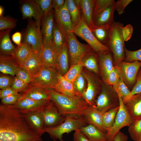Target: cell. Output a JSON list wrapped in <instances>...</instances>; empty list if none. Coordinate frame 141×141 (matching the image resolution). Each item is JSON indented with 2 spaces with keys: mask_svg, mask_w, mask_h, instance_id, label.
Listing matches in <instances>:
<instances>
[{
  "mask_svg": "<svg viewBox=\"0 0 141 141\" xmlns=\"http://www.w3.org/2000/svg\"><path fill=\"white\" fill-rule=\"evenodd\" d=\"M128 131L131 138L134 141H138L141 137V119L128 126Z\"/></svg>",
  "mask_w": 141,
  "mask_h": 141,
  "instance_id": "39",
  "label": "cell"
},
{
  "mask_svg": "<svg viewBox=\"0 0 141 141\" xmlns=\"http://www.w3.org/2000/svg\"><path fill=\"white\" fill-rule=\"evenodd\" d=\"M13 79L5 75L0 76V88L1 90L11 87Z\"/></svg>",
  "mask_w": 141,
  "mask_h": 141,
  "instance_id": "52",
  "label": "cell"
},
{
  "mask_svg": "<svg viewBox=\"0 0 141 141\" xmlns=\"http://www.w3.org/2000/svg\"><path fill=\"white\" fill-rule=\"evenodd\" d=\"M19 66L12 56L0 54V71L1 73L15 77Z\"/></svg>",
  "mask_w": 141,
  "mask_h": 141,
  "instance_id": "25",
  "label": "cell"
},
{
  "mask_svg": "<svg viewBox=\"0 0 141 141\" xmlns=\"http://www.w3.org/2000/svg\"><path fill=\"white\" fill-rule=\"evenodd\" d=\"M102 114L98 111L96 105H89L83 117L89 124H92L102 131L107 133V131L103 122Z\"/></svg>",
  "mask_w": 141,
  "mask_h": 141,
  "instance_id": "22",
  "label": "cell"
},
{
  "mask_svg": "<svg viewBox=\"0 0 141 141\" xmlns=\"http://www.w3.org/2000/svg\"><path fill=\"white\" fill-rule=\"evenodd\" d=\"M35 2L40 7L44 16L51 10L52 7V0H36Z\"/></svg>",
  "mask_w": 141,
  "mask_h": 141,
  "instance_id": "49",
  "label": "cell"
},
{
  "mask_svg": "<svg viewBox=\"0 0 141 141\" xmlns=\"http://www.w3.org/2000/svg\"><path fill=\"white\" fill-rule=\"evenodd\" d=\"M28 85L15 76L10 87L18 93H22L27 88Z\"/></svg>",
  "mask_w": 141,
  "mask_h": 141,
  "instance_id": "46",
  "label": "cell"
},
{
  "mask_svg": "<svg viewBox=\"0 0 141 141\" xmlns=\"http://www.w3.org/2000/svg\"><path fill=\"white\" fill-rule=\"evenodd\" d=\"M132 0H120L115 2V10L119 15L123 14L125 12V8L132 1Z\"/></svg>",
  "mask_w": 141,
  "mask_h": 141,
  "instance_id": "51",
  "label": "cell"
},
{
  "mask_svg": "<svg viewBox=\"0 0 141 141\" xmlns=\"http://www.w3.org/2000/svg\"><path fill=\"white\" fill-rule=\"evenodd\" d=\"M115 90L118 95L121 97L124 103L128 100L131 91L120 78Z\"/></svg>",
  "mask_w": 141,
  "mask_h": 141,
  "instance_id": "40",
  "label": "cell"
},
{
  "mask_svg": "<svg viewBox=\"0 0 141 141\" xmlns=\"http://www.w3.org/2000/svg\"><path fill=\"white\" fill-rule=\"evenodd\" d=\"M44 107L37 111L24 115L31 127L41 136L45 133L43 130L44 124L43 113Z\"/></svg>",
  "mask_w": 141,
  "mask_h": 141,
  "instance_id": "23",
  "label": "cell"
},
{
  "mask_svg": "<svg viewBox=\"0 0 141 141\" xmlns=\"http://www.w3.org/2000/svg\"><path fill=\"white\" fill-rule=\"evenodd\" d=\"M22 97V93H19L11 95L1 99V104L13 105L15 104Z\"/></svg>",
  "mask_w": 141,
  "mask_h": 141,
  "instance_id": "48",
  "label": "cell"
},
{
  "mask_svg": "<svg viewBox=\"0 0 141 141\" xmlns=\"http://www.w3.org/2000/svg\"><path fill=\"white\" fill-rule=\"evenodd\" d=\"M125 58L124 61L131 62L135 61L141 62V48L135 51H132L125 48Z\"/></svg>",
  "mask_w": 141,
  "mask_h": 141,
  "instance_id": "44",
  "label": "cell"
},
{
  "mask_svg": "<svg viewBox=\"0 0 141 141\" xmlns=\"http://www.w3.org/2000/svg\"><path fill=\"white\" fill-rule=\"evenodd\" d=\"M48 90L38 86L28 85L27 89L22 94L23 97L35 100H50Z\"/></svg>",
  "mask_w": 141,
  "mask_h": 141,
  "instance_id": "28",
  "label": "cell"
},
{
  "mask_svg": "<svg viewBox=\"0 0 141 141\" xmlns=\"http://www.w3.org/2000/svg\"><path fill=\"white\" fill-rule=\"evenodd\" d=\"M15 76L28 84L32 80V76L27 71L20 66L16 70Z\"/></svg>",
  "mask_w": 141,
  "mask_h": 141,
  "instance_id": "47",
  "label": "cell"
},
{
  "mask_svg": "<svg viewBox=\"0 0 141 141\" xmlns=\"http://www.w3.org/2000/svg\"><path fill=\"white\" fill-rule=\"evenodd\" d=\"M84 66L81 61L78 64L70 66L63 77L68 82L73 84L77 77L82 72Z\"/></svg>",
  "mask_w": 141,
  "mask_h": 141,
  "instance_id": "38",
  "label": "cell"
},
{
  "mask_svg": "<svg viewBox=\"0 0 141 141\" xmlns=\"http://www.w3.org/2000/svg\"><path fill=\"white\" fill-rule=\"evenodd\" d=\"M120 78V72L119 67L118 65H115L104 83L111 85L115 89Z\"/></svg>",
  "mask_w": 141,
  "mask_h": 141,
  "instance_id": "41",
  "label": "cell"
},
{
  "mask_svg": "<svg viewBox=\"0 0 141 141\" xmlns=\"http://www.w3.org/2000/svg\"><path fill=\"white\" fill-rule=\"evenodd\" d=\"M82 72L87 83L81 97L89 105L96 106V101L101 90L103 81L95 74L85 68H83Z\"/></svg>",
  "mask_w": 141,
  "mask_h": 141,
  "instance_id": "9",
  "label": "cell"
},
{
  "mask_svg": "<svg viewBox=\"0 0 141 141\" xmlns=\"http://www.w3.org/2000/svg\"><path fill=\"white\" fill-rule=\"evenodd\" d=\"M43 113L45 127L57 126L63 123L66 118L60 113L51 101L44 107Z\"/></svg>",
  "mask_w": 141,
  "mask_h": 141,
  "instance_id": "13",
  "label": "cell"
},
{
  "mask_svg": "<svg viewBox=\"0 0 141 141\" xmlns=\"http://www.w3.org/2000/svg\"><path fill=\"white\" fill-rule=\"evenodd\" d=\"M96 104L97 109L102 114L119 106V96L112 86L103 81L102 89Z\"/></svg>",
  "mask_w": 141,
  "mask_h": 141,
  "instance_id": "6",
  "label": "cell"
},
{
  "mask_svg": "<svg viewBox=\"0 0 141 141\" xmlns=\"http://www.w3.org/2000/svg\"><path fill=\"white\" fill-rule=\"evenodd\" d=\"M88 124L87 121L84 117L68 116H66L64 121L60 125L52 127H44L43 130L53 140L57 139L60 141H64L62 139L63 134L79 130Z\"/></svg>",
  "mask_w": 141,
  "mask_h": 141,
  "instance_id": "4",
  "label": "cell"
},
{
  "mask_svg": "<svg viewBox=\"0 0 141 141\" xmlns=\"http://www.w3.org/2000/svg\"><path fill=\"white\" fill-rule=\"evenodd\" d=\"M50 101H37L22 97L13 106L24 115L42 109Z\"/></svg>",
  "mask_w": 141,
  "mask_h": 141,
  "instance_id": "16",
  "label": "cell"
},
{
  "mask_svg": "<svg viewBox=\"0 0 141 141\" xmlns=\"http://www.w3.org/2000/svg\"><path fill=\"white\" fill-rule=\"evenodd\" d=\"M86 82L85 78L82 72L73 83L74 91L81 97L86 88Z\"/></svg>",
  "mask_w": 141,
  "mask_h": 141,
  "instance_id": "42",
  "label": "cell"
},
{
  "mask_svg": "<svg viewBox=\"0 0 141 141\" xmlns=\"http://www.w3.org/2000/svg\"><path fill=\"white\" fill-rule=\"evenodd\" d=\"M116 65L119 68L120 78L131 91L135 84L137 74L141 67V62L135 61L128 62L122 61Z\"/></svg>",
  "mask_w": 141,
  "mask_h": 141,
  "instance_id": "11",
  "label": "cell"
},
{
  "mask_svg": "<svg viewBox=\"0 0 141 141\" xmlns=\"http://www.w3.org/2000/svg\"><path fill=\"white\" fill-rule=\"evenodd\" d=\"M12 39L14 42L18 46L21 44V34L19 32H16L12 36Z\"/></svg>",
  "mask_w": 141,
  "mask_h": 141,
  "instance_id": "58",
  "label": "cell"
},
{
  "mask_svg": "<svg viewBox=\"0 0 141 141\" xmlns=\"http://www.w3.org/2000/svg\"><path fill=\"white\" fill-rule=\"evenodd\" d=\"M17 92L11 87L0 90V98L1 99L9 96L17 94Z\"/></svg>",
  "mask_w": 141,
  "mask_h": 141,
  "instance_id": "54",
  "label": "cell"
},
{
  "mask_svg": "<svg viewBox=\"0 0 141 141\" xmlns=\"http://www.w3.org/2000/svg\"><path fill=\"white\" fill-rule=\"evenodd\" d=\"M84 67L97 75L100 77L97 54L93 51L86 55L82 61Z\"/></svg>",
  "mask_w": 141,
  "mask_h": 141,
  "instance_id": "32",
  "label": "cell"
},
{
  "mask_svg": "<svg viewBox=\"0 0 141 141\" xmlns=\"http://www.w3.org/2000/svg\"><path fill=\"white\" fill-rule=\"evenodd\" d=\"M66 2L67 8L74 27L79 23L82 18L81 13L74 0H66Z\"/></svg>",
  "mask_w": 141,
  "mask_h": 141,
  "instance_id": "35",
  "label": "cell"
},
{
  "mask_svg": "<svg viewBox=\"0 0 141 141\" xmlns=\"http://www.w3.org/2000/svg\"><path fill=\"white\" fill-rule=\"evenodd\" d=\"M65 0H52V7L54 8L55 11L61 9L64 5Z\"/></svg>",
  "mask_w": 141,
  "mask_h": 141,
  "instance_id": "56",
  "label": "cell"
},
{
  "mask_svg": "<svg viewBox=\"0 0 141 141\" xmlns=\"http://www.w3.org/2000/svg\"><path fill=\"white\" fill-rule=\"evenodd\" d=\"M3 7L0 6V16H3Z\"/></svg>",
  "mask_w": 141,
  "mask_h": 141,
  "instance_id": "59",
  "label": "cell"
},
{
  "mask_svg": "<svg viewBox=\"0 0 141 141\" xmlns=\"http://www.w3.org/2000/svg\"><path fill=\"white\" fill-rule=\"evenodd\" d=\"M124 103L133 122L141 119V92L132 96Z\"/></svg>",
  "mask_w": 141,
  "mask_h": 141,
  "instance_id": "20",
  "label": "cell"
},
{
  "mask_svg": "<svg viewBox=\"0 0 141 141\" xmlns=\"http://www.w3.org/2000/svg\"><path fill=\"white\" fill-rule=\"evenodd\" d=\"M33 51L30 46L23 42L16 48L12 56L20 66L28 58Z\"/></svg>",
  "mask_w": 141,
  "mask_h": 141,
  "instance_id": "33",
  "label": "cell"
},
{
  "mask_svg": "<svg viewBox=\"0 0 141 141\" xmlns=\"http://www.w3.org/2000/svg\"><path fill=\"white\" fill-rule=\"evenodd\" d=\"M115 2L114 0H94L93 16L104 10Z\"/></svg>",
  "mask_w": 141,
  "mask_h": 141,
  "instance_id": "43",
  "label": "cell"
},
{
  "mask_svg": "<svg viewBox=\"0 0 141 141\" xmlns=\"http://www.w3.org/2000/svg\"><path fill=\"white\" fill-rule=\"evenodd\" d=\"M115 1L104 10L93 16V21L95 27H111L115 21L114 15L115 10Z\"/></svg>",
  "mask_w": 141,
  "mask_h": 141,
  "instance_id": "19",
  "label": "cell"
},
{
  "mask_svg": "<svg viewBox=\"0 0 141 141\" xmlns=\"http://www.w3.org/2000/svg\"><path fill=\"white\" fill-rule=\"evenodd\" d=\"M66 42V36L58 29L54 21L52 39V45L57 53Z\"/></svg>",
  "mask_w": 141,
  "mask_h": 141,
  "instance_id": "34",
  "label": "cell"
},
{
  "mask_svg": "<svg viewBox=\"0 0 141 141\" xmlns=\"http://www.w3.org/2000/svg\"><path fill=\"white\" fill-rule=\"evenodd\" d=\"M69 60L68 50L66 42L57 53L55 68L58 72L63 76L69 69Z\"/></svg>",
  "mask_w": 141,
  "mask_h": 141,
  "instance_id": "26",
  "label": "cell"
},
{
  "mask_svg": "<svg viewBox=\"0 0 141 141\" xmlns=\"http://www.w3.org/2000/svg\"><path fill=\"white\" fill-rule=\"evenodd\" d=\"M124 24L114 21L111 25L110 30L109 40L107 47L113 55L114 65L121 61H124L125 41L122 34Z\"/></svg>",
  "mask_w": 141,
  "mask_h": 141,
  "instance_id": "3",
  "label": "cell"
},
{
  "mask_svg": "<svg viewBox=\"0 0 141 141\" xmlns=\"http://www.w3.org/2000/svg\"><path fill=\"white\" fill-rule=\"evenodd\" d=\"M138 141H141V137H140Z\"/></svg>",
  "mask_w": 141,
  "mask_h": 141,
  "instance_id": "60",
  "label": "cell"
},
{
  "mask_svg": "<svg viewBox=\"0 0 141 141\" xmlns=\"http://www.w3.org/2000/svg\"><path fill=\"white\" fill-rule=\"evenodd\" d=\"M71 32L85 41L97 54H104L110 51L107 46L101 44L97 39L82 17Z\"/></svg>",
  "mask_w": 141,
  "mask_h": 141,
  "instance_id": "7",
  "label": "cell"
},
{
  "mask_svg": "<svg viewBox=\"0 0 141 141\" xmlns=\"http://www.w3.org/2000/svg\"><path fill=\"white\" fill-rule=\"evenodd\" d=\"M53 90L63 95L74 98H81V96L74 91L73 84L68 82L60 73L59 81Z\"/></svg>",
  "mask_w": 141,
  "mask_h": 141,
  "instance_id": "27",
  "label": "cell"
},
{
  "mask_svg": "<svg viewBox=\"0 0 141 141\" xmlns=\"http://www.w3.org/2000/svg\"><path fill=\"white\" fill-rule=\"evenodd\" d=\"M128 139L127 136L119 131L114 137L113 141H127Z\"/></svg>",
  "mask_w": 141,
  "mask_h": 141,
  "instance_id": "57",
  "label": "cell"
},
{
  "mask_svg": "<svg viewBox=\"0 0 141 141\" xmlns=\"http://www.w3.org/2000/svg\"><path fill=\"white\" fill-rule=\"evenodd\" d=\"M23 42L30 46L34 51L39 55L43 46L42 33L36 22L31 20L28 22Z\"/></svg>",
  "mask_w": 141,
  "mask_h": 141,
  "instance_id": "12",
  "label": "cell"
},
{
  "mask_svg": "<svg viewBox=\"0 0 141 141\" xmlns=\"http://www.w3.org/2000/svg\"><path fill=\"white\" fill-rule=\"evenodd\" d=\"M73 138L74 141H89L79 130L75 131Z\"/></svg>",
  "mask_w": 141,
  "mask_h": 141,
  "instance_id": "55",
  "label": "cell"
},
{
  "mask_svg": "<svg viewBox=\"0 0 141 141\" xmlns=\"http://www.w3.org/2000/svg\"><path fill=\"white\" fill-rule=\"evenodd\" d=\"M119 108V106L111 109L103 114V122L107 132L114 125Z\"/></svg>",
  "mask_w": 141,
  "mask_h": 141,
  "instance_id": "37",
  "label": "cell"
},
{
  "mask_svg": "<svg viewBox=\"0 0 141 141\" xmlns=\"http://www.w3.org/2000/svg\"><path fill=\"white\" fill-rule=\"evenodd\" d=\"M66 37L70 66L80 62L86 55L93 51L88 44L79 42L73 32H69Z\"/></svg>",
  "mask_w": 141,
  "mask_h": 141,
  "instance_id": "8",
  "label": "cell"
},
{
  "mask_svg": "<svg viewBox=\"0 0 141 141\" xmlns=\"http://www.w3.org/2000/svg\"><path fill=\"white\" fill-rule=\"evenodd\" d=\"M110 28L95 26L91 31L97 39L101 44L107 46L109 40Z\"/></svg>",
  "mask_w": 141,
  "mask_h": 141,
  "instance_id": "36",
  "label": "cell"
},
{
  "mask_svg": "<svg viewBox=\"0 0 141 141\" xmlns=\"http://www.w3.org/2000/svg\"><path fill=\"white\" fill-rule=\"evenodd\" d=\"M140 92H141V67L139 68L137 72L136 77L135 84L131 90V93L127 101L132 96Z\"/></svg>",
  "mask_w": 141,
  "mask_h": 141,
  "instance_id": "50",
  "label": "cell"
},
{
  "mask_svg": "<svg viewBox=\"0 0 141 141\" xmlns=\"http://www.w3.org/2000/svg\"><path fill=\"white\" fill-rule=\"evenodd\" d=\"M54 23L53 14L51 10L43 16L42 20L41 32L44 46L52 45Z\"/></svg>",
  "mask_w": 141,
  "mask_h": 141,
  "instance_id": "18",
  "label": "cell"
},
{
  "mask_svg": "<svg viewBox=\"0 0 141 141\" xmlns=\"http://www.w3.org/2000/svg\"><path fill=\"white\" fill-rule=\"evenodd\" d=\"M59 74L55 68L43 65L39 71L32 77V80L28 85L53 90L58 82Z\"/></svg>",
  "mask_w": 141,
  "mask_h": 141,
  "instance_id": "5",
  "label": "cell"
},
{
  "mask_svg": "<svg viewBox=\"0 0 141 141\" xmlns=\"http://www.w3.org/2000/svg\"><path fill=\"white\" fill-rule=\"evenodd\" d=\"M89 141H107L106 133L91 124H89L79 129Z\"/></svg>",
  "mask_w": 141,
  "mask_h": 141,
  "instance_id": "29",
  "label": "cell"
},
{
  "mask_svg": "<svg viewBox=\"0 0 141 141\" xmlns=\"http://www.w3.org/2000/svg\"><path fill=\"white\" fill-rule=\"evenodd\" d=\"M74 1L80 9L82 17L92 30L95 27L93 21L94 0H75Z\"/></svg>",
  "mask_w": 141,
  "mask_h": 141,
  "instance_id": "21",
  "label": "cell"
},
{
  "mask_svg": "<svg viewBox=\"0 0 141 141\" xmlns=\"http://www.w3.org/2000/svg\"><path fill=\"white\" fill-rule=\"evenodd\" d=\"M50 100L60 113L65 116L83 117L89 105L82 97L74 98L59 93L52 89L48 90Z\"/></svg>",
  "mask_w": 141,
  "mask_h": 141,
  "instance_id": "2",
  "label": "cell"
},
{
  "mask_svg": "<svg viewBox=\"0 0 141 141\" xmlns=\"http://www.w3.org/2000/svg\"><path fill=\"white\" fill-rule=\"evenodd\" d=\"M12 29L1 31L0 34V54L13 56L16 48L11 42L10 33Z\"/></svg>",
  "mask_w": 141,
  "mask_h": 141,
  "instance_id": "30",
  "label": "cell"
},
{
  "mask_svg": "<svg viewBox=\"0 0 141 141\" xmlns=\"http://www.w3.org/2000/svg\"><path fill=\"white\" fill-rule=\"evenodd\" d=\"M133 31V28L130 24L123 26L122 28V34L125 42H127L131 38Z\"/></svg>",
  "mask_w": 141,
  "mask_h": 141,
  "instance_id": "53",
  "label": "cell"
},
{
  "mask_svg": "<svg viewBox=\"0 0 141 141\" xmlns=\"http://www.w3.org/2000/svg\"><path fill=\"white\" fill-rule=\"evenodd\" d=\"M97 55L100 77L102 81L105 82L114 66L113 55L111 51Z\"/></svg>",
  "mask_w": 141,
  "mask_h": 141,
  "instance_id": "17",
  "label": "cell"
},
{
  "mask_svg": "<svg viewBox=\"0 0 141 141\" xmlns=\"http://www.w3.org/2000/svg\"><path fill=\"white\" fill-rule=\"evenodd\" d=\"M16 22L14 19L2 16H0V30L1 31L16 27Z\"/></svg>",
  "mask_w": 141,
  "mask_h": 141,
  "instance_id": "45",
  "label": "cell"
},
{
  "mask_svg": "<svg viewBox=\"0 0 141 141\" xmlns=\"http://www.w3.org/2000/svg\"><path fill=\"white\" fill-rule=\"evenodd\" d=\"M20 10L23 19L33 17L37 27L40 28V22L44 15L39 6L34 0L20 1Z\"/></svg>",
  "mask_w": 141,
  "mask_h": 141,
  "instance_id": "14",
  "label": "cell"
},
{
  "mask_svg": "<svg viewBox=\"0 0 141 141\" xmlns=\"http://www.w3.org/2000/svg\"><path fill=\"white\" fill-rule=\"evenodd\" d=\"M0 141H44L13 105H0Z\"/></svg>",
  "mask_w": 141,
  "mask_h": 141,
  "instance_id": "1",
  "label": "cell"
},
{
  "mask_svg": "<svg viewBox=\"0 0 141 141\" xmlns=\"http://www.w3.org/2000/svg\"><path fill=\"white\" fill-rule=\"evenodd\" d=\"M57 53L52 45H43L39 54L43 65L55 68Z\"/></svg>",
  "mask_w": 141,
  "mask_h": 141,
  "instance_id": "31",
  "label": "cell"
},
{
  "mask_svg": "<svg viewBox=\"0 0 141 141\" xmlns=\"http://www.w3.org/2000/svg\"><path fill=\"white\" fill-rule=\"evenodd\" d=\"M43 66L40 55L33 51L30 56L20 66L27 71L32 77L36 74Z\"/></svg>",
  "mask_w": 141,
  "mask_h": 141,
  "instance_id": "24",
  "label": "cell"
},
{
  "mask_svg": "<svg viewBox=\"0 0 141 141\" xmlns=\"http://www.w3.org/2000/svg\"><path fill=\"white\" fill-rule=\"evenodd\" d=\"M118 96L120 102L119 108L114 125L106 133L107 141H113L115 135L122 128L128 127L133 123L125 107L122 98L120 96Z\"/></svg>",
  "mask_w": 141,
  "mask_h": 141,
  "instance_id": "10",
  "label": "cell"
},
{
  "mask_svg": "<svg viewBox=\"0 0 141 141\" xmlns=\"http://www.w3.org/2000/svg\"><path fill=\"white\" fill-rule=\"evenodd\" d=\"M54 17L58 29L66 37L71 32L74 26L67 8L66 0L64 5L61 9L55 11Z\"/></svg>",
  "mask_w": 141,
  "mask_h": 141,
  "instance_id": "15",
  "label": "cell"
},
{
  "mask_svg": "<svg viewBox=\"0 0 141 141\" xmlns=\"http://www.w3.org/2000/svg\"><path fill=\"white\" fill-rule=\"evenodd\" d=\"M57 141L55 139H54V141Z\"/></svg>",
  "mask_w": 141,
  "mask_h": 141,
  "instance_id": "61",
  "label": "cell"
}]
</instances>
